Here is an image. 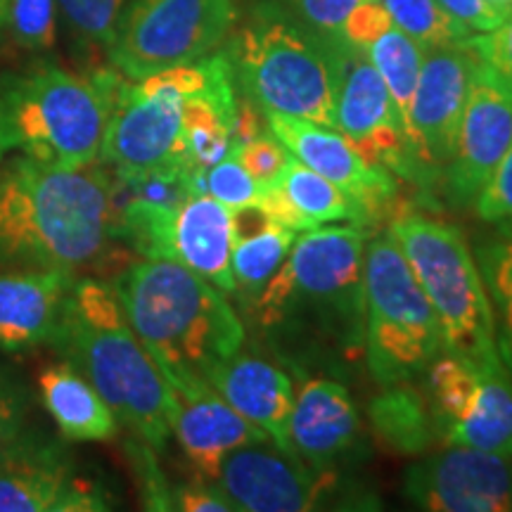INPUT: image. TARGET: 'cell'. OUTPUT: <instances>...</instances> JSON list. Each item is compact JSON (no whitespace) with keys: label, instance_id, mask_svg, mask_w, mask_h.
<instances>
[{"label":"cell","instance_id":"cell-1","mask_svg":"<svg viewBox=\"0 0 512 512\" xmlns=\"http://www.w3.org/2000/svg\"><path fill=\"white\" fill-rule=\"evenodd\" d=\"M119 238L117 183L102 166H50L15 155L0 169V268L67 271Z\"/></svg>","mask_w":512,"mask_h":512},{"label":"cell","instance_id":"cell-2","mask_svg":"<svg viewBox=\"0 0 512 512\" xmlns=\"http://www.w3.org/2000/svg\"><path fill=\"white\" fill-rule=\"evenodd\" d=\"M53 347L98 389L119 422L162 451L171 437L169 387L128 323L114 285L76 280Z\"/></svg>","mask_w":512,"mask_h":512},{"label":"cell","instance_id":"cell-3","mask_svg":"<svg viewBox=\"0 0 512 512\" xmlns=\"http://www.w3.org/2000/svg\"><path fill=\"white\" fill-rule=\"evenodd\" d=\"M112 285L159 373L207 380L245 344V325L226 292L176 261H138Z\"/></svg>","mask_w":512,"mask_h":512},{"label":"cell","instance_id":"cell-4","mask_svg":"<svg viewBox=\"0 0 512 512\" xmlns=\"http://www.w3.org/2000/svg\"><path fill=\"white\" fill-rule=\"evenodd\" d=\"M121 74L81 76L53 64L0 76V162L22 155L50 166L95 164Z\"/></svg>","mask_w":512,"mask_h":512},{"label":"cell","instance_id":"cell-5","mask_svg":"<svg viewBox=\"0 0 512 512\" xmlns=\"http://www.w3.org/2000/svg\"><path fill=\"white\" fill-rule=\"evenodd\" d=\"M366 233L358 226H318L294 245L252 304L261 325L313 323L347 351L363 349V259Z\"/></svg>","mask_w":512,"mask_h":512},{"label":"cell","instance_id":"cell-6","mask_svg":"<svg viewBox=\"0 0 512 512\" xmlns=\"http://www.w3.org/2000/svg\"><path fill=\"white\" fill-rule=\"evenodd\" d=\"M235 79L261 112L335 128V60L328 36L261 5L228 48Z\"/></svg>","mask_w":512,"mask_h":512},{"label":"cell","instance_id":"cell-7","mask_svg":"<svg viewBox=\"0 0 512 512\" xmlns=\"http://www.w3.org/2000/svg\"><path fill=\"white\" fill-rule=\"evenodd\" d=\"M389 233L437 313L446 351L498 361L494 306L465 235L453 223L418 211L394 219Z\"/></svg>","mask_w":512,"mask_h":512},{"label":"cell","instance_id":"cell-8","mask_svg":"<svg viewBox=\"0 0 512 512\" xmlns=\"http://www.w3.org/2000/svg\"><path fill=\"white\" fill-rule=\"evenodd\" d=\"M363 302V351L380 387L413 382L446 351L437 313L389 230L366 245Z\"/></svg>","mask_w":512,"mask_h":512},{"label":"cell","instance_id":"cell-9","mask_svg":"<svg viewBox=\"0 0 512 512\" xmlns=\"http://www.w3.org/2000/svg\"><path fill=\"white\" fill-rule=\"evenodd\" d=\"M230 64L228 50L162 69L140 81L121 76L114 91L100 159L117 178L183 166V102L209 88Z\"/></svg>","mask_w":512,"mask_h":512},{"label":"cell","instance_id":"cell-10","mask_svg":"<svg viewBox=\"0 0 512 512\" xmlns=\"http://www.w3.org/2000/svg\"><path fill=\"white\" fill-rule=\"evenodd\" d=\"M235 19V0H131L105 50L121 76L140 81L211 55Z\"/></svg>","mask_w":512,"mask_h":512},{"label":"cell","instance_id":"cell-11","mask_svg":"<svg viewBox=\"0 0 512 512\" xmlns=\"http://www.w3.org/2000/svg\"><path fill=\"white\" fill-rule=\"evenodd\" d=\"M119 238L131 242L145 259L176 261L221 292L235 294L230 209L207 192H195L176 204L128 197L119 207Z\"/></svg>","mask_w":512,"mask_h":512},{"label":"cell","instance_id":"cell-12","mask_svg":"<svg viewBox=\"0 0 512 512\" xmlns=\"http://www.w3.org/2000/svg\"><path fill=\"white\" fill-rule=\"evenodd\" d=\"M425 373L439 444L512 458V375L503 358L475 361L444 351Z\"/></svg>","mask_w":512,"mask_h":512},{"label":"cell","instance_id":"cell-13","mask_svg":"<svg viewBox=\"0 0 512 512\" xmlns=\"http://www.w3.org/2000/svg\"><path fill=\"white\" fill-rule=\"evenodd\" d=\"M328 41L335 60V131L368 164L418 178L399 110L373 62L347 38Z\"/></svg>","mask_w":512,"mask_h":512},{"label":"cell","instance_id":"cell-14","mask_svg":"<svg viewBox=\"0 0 512 512\" xmlns=\"http://www.w3.org/2000/svg\"><path fill=\"white\" fill-rule=\"evenodd\" d=\"M475 64L477 55L467 46V38L425 48L403 124L418 176L439 174L451 162Z\"/></svg>","mask_w":512,"mask_h":512},{"label":"cell","instance_id":"cell-15","mask_svg":"<svg viewBox=\"0 0 512 512\" xmlns=\"http://www.w3.org/2000/svg\"><path fill=\"white\" fill-rule=\"evenodd\" d=\"M403 496L430 512H510L512 458L446 446L408 467Z\"/></svg>","mask_w":512,"mask_h":512},{"label":"cell","instance_id":"cell-16","mask_svg":"<svg viewBox=\"0 0 512 512\" xmlns=\"http://www.w3.org/2000/svg\"><path fill=\"white\" fill-rule=\"evenodd\" d=\"M98 486L76 477L60 441L24 430L0 451V512L107 510Z\"/></svg>","mask_w":512,"mask_h":512},{"label":"cell","instance_id":"cell-17","mask_svg":"<svg viewBox=\"0 0 512 512\" xmlns=\"http://www.w3.org/2000/svg\"><path fill=\"white\" fill-rule=\"evenodd\" d=\"M214 484L235 512H306L335 489L337 477L332 470H311L273 441H254L226 453Z\"/></svg>","mask_w":512,"mask_h":512},{"label":"cell","instance_id":"cell-18","mask_svg":"<svg viewBox=\"0 0 512 512\" xmlns=\"http://www.w3.org/2000/svg\"><path fill=\"white\" fill-rule=\"evenodd\" d=\"M510 147L512 93L477 57L463 119H460L456 150L444 169L446 190L453 204L472 207Z\"/></svg>","mask_w":512,"mask_h":512},{"label":"cell","instance_id":"cell-19","mask_svg":"<svg viewBox=\"0 0 512 512\" xmlns=\"http://www.w3.org/2000/svg\"><path fill=\"white\" fill-rule=\"evenodd\" d=\"M162 377L169 387L171 434H176L200 479L214 482L221 460L238 446L271 441L202 377L174 373Z\"/></svg>","mask_w":512,"mask_h":512},{"label":"cell","instance_id":"cell-20","mask_svg":"<svg viewBox=\"0 0 512 512\" xmlns=\"http://www.w3.org/2000/svg\"><path fill=\"white\" fill-rule=\"evenodd\" d=\"M264 119L275 140L294 159L335 183L356 204L363 219L380 211L396 192L392 171L358 157L354 147L335 128L280 112H264Z\"/></svg>","mask_w":512,"mask_h":512},{"label":"cell","instance_id":"cell-21","mask_svg":"<svg viewBox=\"0 0 512 512\" xmlns=\"http://www.w3.org/2000/svg\"><path fill=\"white\" fill-rule=\"evenodd\" d=\"M294 456L311 470H332L354 448L361 418L349 389L330 377H311L294 392L290 422Z\"/></svg>","mask_w":512,"mask_h":512},{"label":"cell","instance_id":"cell-22","mask_svg":"<svg viewBox=\"0 0 512 512\" xmlns=\"http://www.w3.org/2000/svg\"><path fill=\"white\" fill-rule=\"evenodd\" d=\"M76 283L67 271L0 273V349L24 351L53 344Z\"/></svg>","mask_w":512,"mask_h":512},{"label":"cell","instance_id":"cell-23","mask_svg":"<svg viewBox=\"0 0 512 512\" xmlns=\"http://www.w3.org/2000/svg\"><path fill=\"white\" fill-rule=\"evenodd\" d=\"M207 382L242 418L264 430L280 451L294 456L287 422L297 389L283 368L240 349L211 370Z\"/></svg>","mask_w":512,"mask_h":512},{"label":"cell","instance_id":"cell-24","mask_svg":"<svg viewBox=\"0 0 512 512\" xmlns=\"http://www.w3.org/2000/svg\"><path fill=\"white\" fill-rule=\"evenodd\" d=\"M259 204L275 221L292 228L294 233L339 221H363L356 204L335 183L292 155L278 178L261 185Z\"/></svg>","mask_w":512,"mask_h":512},{"label":"cell","instance_id":"cell-25","mask_svg":"<svg viewBox=\"0 0 512 512\" xmlns=\"http://www.w3.org/2000/svg\"><path fill=\"white\" fill-rule=\"evenodd\" d=\"M230 228H233L230 271L235 280V294H240L247 304H254L268 280L283 266L297 233L275 221L259 202L230 211Z\"/></svg>","mask_w":512,"mask_h":512},{"label":"cell","instance_id":"cell-26","mask_svg":"<svg viewBox=\"0 0 512 512\" xmlns=\"http://www.w3.org/2000/svg\"><path fill=\"white\" fill-rule=\"evenodd\" d=\"M46 411L69 441H110L119 420L98 389L69 361L55 363L38 377Z\"/></svg>","mask_w":512,"mask_h":512},{"label":"cell","instance_id":"cell-27","mask_svg":"<svg viewBox=\"0 0 512 512\" xmlns=\"http://www.w3.org/2000/svg\"><path fill=\"white\" fill-rule=\"evenodd\" d=\"M384 392L370 403V425L384 446L403 456H420L439 444L427 396L411 380L382 387Z\"/></svg>","mask_w":512,"mask_h":512},{"label":"cell","instance_id":"cell-28","mask_svg":"<svg viewBox=\"0 0 512 512\" xmlns=\"http://www.w3.org/2000/svg\"><path fill=\"white\" fill-rule=\"evenodd\" d=\"M361 50L373 62L377 74L382 76L384 86L392 93L399 117L406 124L425 50L411 36L403 34L394 22H389L375 36H370L361 46Z\"/></svg>","mask_w":512,"mask_h":512},{"label":"cell","instance_id":"cell-29","mask_svg":"<svg viewBox=\"0 0 512 512\" xmlns=\"http://www.w3.org/2000/svg\"><path fill=\"white\" fill-rule=\"evenodd\" d=\"M479 268L494 306L498 351L512 375V223L482 249Z\"/></svg>","mask_w":512,"mask_h":512},{"label":"cell","instance_id":"cell-30","mask_svg":"<svg viewBox=\"0 0 512 512\" xmlns=\"http://www.w3.org/2000/svg\"><path fill=\"white\" fill-rule=\"evenodd\" d=\"M380 3L396 27L411 36L422 50L465 41L467 36H472V31L448 15L437 0H380Z\"/></svg>","mask_w":512,"mask_h":512},{"label":"cell","instance_id":"cell-31","mask_svg":"<svg viewBox=\"0 0 512 512\" xmlns=\"http://www.w3.org/2000/svg\"><path fill=\"white\" fill-rule=\"evenodd\" d=\"M57 15V0H8L0 48L46 53L55 46Z\"/></svg>","mask_w":512,"mask_h":512},{"label":"cell","instance_id":"cell-32","mask_svg":"<svg viewBox=\"0 0 512 512\" xmlns=\"http://www.w3.org/2000/svg\"><path fill=\"white\" fill-rule=\"evenodd\" d=\"M128 3L131 0H57V12L79 41L107 48Z\"/></svg>","mask_w":512,"mask_h":512},{"label":"cell","instance_id":"cell-33","mask_svg":"<svg viewBox=\"0 0 512 512\" xmlns=\"http://www.w3.org/2000/svg\"><path fill=\"white\" fill-rule=\"evenodd\" d=\"M204 192L226 209L235 211L259 202L261 185L249 176V171L242 166L240 157L233 150L228 157H223L221 162L204 171Z\"/></svg>","mask_w":512,"mask_h":512},{"label":"cell","instance_id":"cell-34","mask_svg":"<svg viewBox=\"0 0 512 512\" xmlns=\"http://www.w3.org/2000/svg\"><path fill=\"white\" fill-rule=\"evenodd\" d=\"M287 12L323 36H337L347 17L373 0H283Z\"/></svg>","mask_w":512,"mask_h":512},{"label":"cell","instance_id":"cell-35","mask_svg":"<svg viewBox=\"0 0 512 512\" xmlns=\"http://www.w3.org/2000/svg\"><path fill=\"white\" fill-rule=\"evenodd\" d=\"M467 46L512 93V15L496 29L467 36Z\"/></svg>","mask_w":512,"mask_h":512},{"label":"cell","instance_id":"cell-36","mask_svg":"<svg viewBox=\"0 0 512 512\" xmlns=\"http://www.w3.org/2000/svg\"><path fill=\"white\" fill-rule=\"evenodd\" d=\"M235 155L240 157L242 166H245L249 176H252L259 185H266L271 183L273 178H278L285 162L290 159V152L275 140L271 131H261L259 136L247 140L245 145L235 147Z\"/></svg>","mask_w":512,"mask_h":512},{"label":"cell","instance_id":"cell-37","mask_svg":"<svg viewBox=\"0 0 512 512\" xmlns=\"http://www.w3.org/2000/svg\"><path fill=\"white\" fill-rule=\"evenodd\" d=\"M472 207L486 223H512V147Z\"/></svg>","mask_w":512,"mask_h":512},{"label":"cell","instance_id":"cell-38","mask_svg":"<svg viewBox=\"0 0 512 512\" xmlns=\"http://www.w3.org/2000/svg\"><path fill=\"white\" fill-rule=\"evenodd\" d=\"M29 396L8 370L0 368V451L27 430Z\"/></svg>","mask_w":512,"mask_h":512},{"label":"cell","instance_id":"cell-39","mask_svg":"<svg viewBox=\"0 0 512 512\" xmlns=\"http://www.w3.org/2000/svg\"><path fill=\"white\" fill-rule=\"evenodd\" d=\"M171 510L183 512H235V505L214 482L185 484L171 494Z\"/></svg>","mask_w":512,"mask_h":512},{"label":"cell","instance_id":"cell-40","mask_svg":"<svg viewBox=\"0 0 512 512\" xmlns=\"http://www.w3.org/2000/svg\"><path fill=\"white\" fill-rule=\"evenodd\" d=\"M437 3L472 34H484V31L496 29L498 24L505 22L486 5V0H437Z\"/></svg>","mask_w":512,"mask_h":512},{"label":"cell","instance_id":"cell-41","mask_svg":"<svg viewBox=\"0 0 512 512\" xmlns=\"http://www.w3.org/2000/svg\"><path fill=\"white\" fill-rule=\"evenodd\" d=\"M486 5L501 19H508L512 15V0H486Z\"/></svg>","mask_w":512,"mask_h":512},{"label":"cell","instance_id":"cell-42","mask_svg":"<svg viewBox=\"0 0 512 512\" xmlns=\"http://www.w3.org/2000/svg\"><path fill=\"white\" fill-rule=\"evenodd\" d=\"M5 12H8V0H0V41H3V27H5Z\"/></svg>","mask_w":512,"mask_h":512}]
</instances>
